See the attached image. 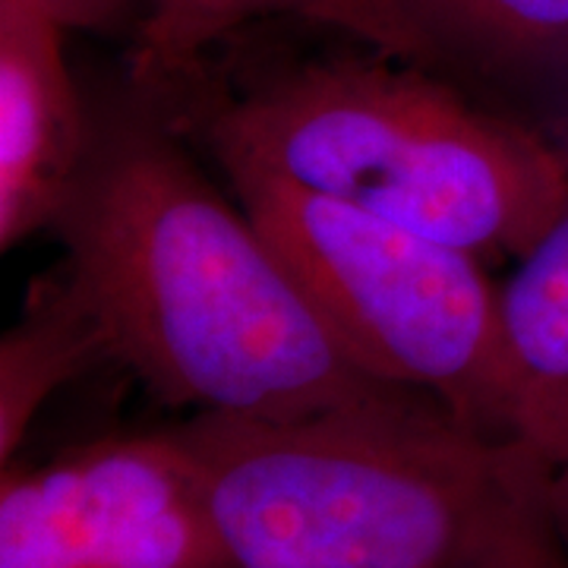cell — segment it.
Here are the masks:
<instances>
[{
    "mask_svg": "<svg viewBox=\"0 0 568 568\" xmlns=\"http://www.w3.org/2000/svg\"><path fill=\"white\" fill-rule=\"evenodd\" d=\"M51 231L111 361L174 407L291 420L420 395L366 373L278 250L193 159L162 95L92 111L85 162Z\"/></svg>",
    "mask_w": 568,
    "mask_h": 568,
    "instance_id": "cell-1",
    "label": "cell"
},
{
    "mask_svg": "<svg viewBox=\"0 0 568 568\" xmlns=\"http://www.w3.org/2000/svg\"><path fill=\"white\" fill-rule=\"evenodd\" d=\"M164 429L237 568H568L552 467L426 395Z\"/></svg>",
    "mask_w": 568,
    "mask_h": 568,
    "instance_id": "cell-2",
    "label": "cell"
},
{
    "mask_svg": "<svg viewBox=\"0 0 568 568\" xmlns=\"http://www.w3.org/2000/svg\"><path fill=\"white\" fill-rule=\"evenodd\" d=\"M174 121L222 168L275 174L480 263L525 256L568 209V159L547 136L376 48L282 63Z\"/></svg>",
    "mask_w": 568,
    "mask_h": 568,
    "instance_id": "cell-3",
    "label": "cell"
},
{
    "mask_svg": "<svg viewBox=\"0 0 568 568\" xmlns=\"http://www.w3.org/2000/svg\"><path fill=\"white\" fill-rule=\"evenodd\" d=\"M345 351L462 424L511 436L499 284L477 256L256 168H222Z\"/></svg>",
    "mask_w": 568,
    "mask_h": 568,
    "instance_id": "cell-4",
    "label": "cell"
},
{
    "mask_svg": "<svg viewBox=\"0 0 568 568\" xmlns=\"http://www.w3.org/2000/svg\"><path fill=\"white\" fill-rule=\"evenodd\" d=\"M0 568H237L168 429L3 465Z\"/></svg>",
    "mask_w": 568,
    "mask_h": 568,
    "instance_id": "cell-5",
    "label": "cell"
},
{
    "mask_svg": "<svg viewBox=\"0 0 568 568\" xmlns=\"http://www.w3.org/2000/svg\"><path fill=\"white\" fill-rule=\"evenodd\" d=\"M54 20L0 0V246L51 227L80 178L92 111L73 82Z\"/></svg>",
    "mask_w": 568,
    "mask_h": 568,
    "instance_id": "cell-6",
    "label": "cell"
},
{
    "mask_svg": "<svg viewBox=\"0 0 568 568\" xmlns=\"http://www.w3.org/2000/svg\"><path fill=\"white\" fill-rule=\"evenodd\" d=\"M272 17L325 26L392 58L436 67V51L398 0H145L136 26L133 85L171 92L193 80L205 54L244 26Z\"/></svg>",
    "mask_w": 568,
    "mask_h": 568,
    "instance_id": "cell-7",
    "label": "cell"
},
{
    "mask_svg": "<svg viewBox=\"0 0 568 568\" xmlns=\"http://www.w3.org/2000/svg\"><path fill=\"white\" fill-rule=\"evenodd\" d=\"M511 436L552 470L568 465V209L499 284Z\"/></svg>",
    "mask_w": 568,
    "mask_h": 568,
    "instance_id": "cell-8",
    "label": "cell"
},
{
    "mask_svg": "<svg viewBox=\"0 0 568 568\" xmlns=\"http://www.w3.org/2000/svg\"><path fill=\"white\" fill-rule=\"evenodd\" d=\"M111 357L95 306L63 265L32 291V304L0 345V465L17 458L41 405L82 369Z\"/></svg>",
    "mask_w": 568,
    "mask_h": 568,
    "instance_id": "cell-9",
    "label": "cell"
},
{
    "mask_svg": "<svg viewBox=\"0 0 568 568\" xmlns=\"http://www.w3.org/2000/svg\"><path fill=\"white\" fill-rule=\"evenodd\" d=\"M436 61L489 77L568 61V0H398Z\"/></svg>",
    "mask_w": 568,
    "mask_h": 568,
    "instance_id": "cell-10",
    "label": "cell"
},
{
    "mask_svg": "<svg viewBox=\"0 0 568 568\" xmlns=\"http://www.w3.org/2000/svg\"><path fill=\"white\" fill-rule=\"evenodd\" d=\"M32 10L44 13L61 29L73 32H102V29H118L126 20H136V26L145 17V0H22Z\"/></svg>",
    "mask_w": 568,
    "mask_h": 568,
    "instance_id": "cell-11",
    "label": "cell"
},
{
    "mask_svg": "<svg viewBox=\"0 0 568 568\" xmlns=\"http://www.w3.org/2000/svg\"><path fill=\"white\" fill-rule=\"evenodd\" d=\"M549 503H552V521L559 530V540L568 556V465L552 470V487H549Z\"/></svg>",
    "mask_w": 568,
    "mask_h": 568,
    "instance_id": "cell-12",
    "label": "cell"
}]
</instances>
